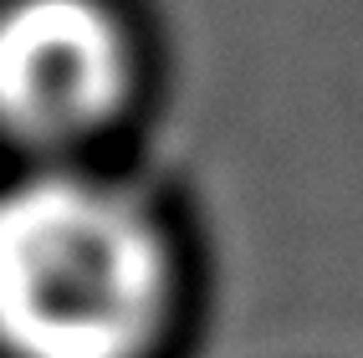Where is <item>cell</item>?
Segmentation results:
<instances>
[{"label": "cell", "mask_w": 363, "mask_h": 358, "mask_svg": "<svg viewBox=\"0 0 363 358\" xmlns=\"http://www.w3.org/2000/svg\"><path fill=\"white\" fill-rule=\"evenodd\" d=\"M174 307V256L149 205L41 169L0 189V353L149 358Z\"/></svg>", "instance_id": "obj_1"}, {"label": "cell", "mask_w": 363, "mask_h": 358, "mask_svg": "<svg viewBox=\"0 0 363 358\" xmlns=\"http://www.w3.org/2000/svg\"><path fill=\"white\" fill-rule=\"evenodd\" d=\"M133 46L103 0H11L0 11V128L31 149L103 133L128 103Z\"/></svg>", "instance_id": "obj_2"}]
</instances>
